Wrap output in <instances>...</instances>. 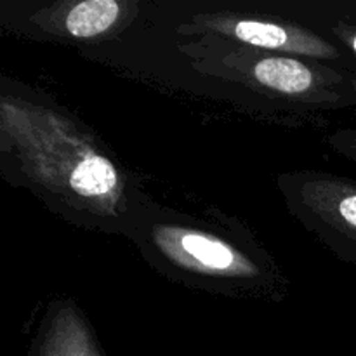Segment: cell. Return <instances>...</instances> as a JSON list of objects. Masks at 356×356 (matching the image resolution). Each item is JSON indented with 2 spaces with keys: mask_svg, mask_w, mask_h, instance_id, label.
I'll use <instances>...</instances> for the list:
<instances>
[{
  "mask_svg": "<svg viewBox=\"0 0 356 356\" xmlns=\"http://www.w3.org/2000/svg\"><path fill=\"white\" fill-rule=\"evenodd\" d=\"M327 145L341 156L356 163V127H343L327 136Z\"/></svg>",
  "mask_w": 356,
  "mask_h": 356,
  "instance_id": "cell-7",
  "label": "cell"
},
{
  "mask_svg": "<svg viewBox=\"0 0 356 356\" xmlns=\"http://www.w3.org/2000/svg\"><path fill=\"white\" fill-rule=\"evenodd\" d=\"M289 214L343 263L356 264V179L315 169L278 174Z\"/></svg>",
  "mask_w": 356,
  "mask_h": 356,
  "instance_id": "cell-5",
  "label": "cell"
},
{
  "mask_svg": "<svg viewBox=\"0 0 356 356\" xmlns=\"http://www.w3.org/2000/svg\"><path fill=\"white\" fill-rule=\"evenodd\" d=\"M125 238L152 270L193 291L282 302L291 280L252 233L219 216H193L146 195Z\"/></svg>",
  "mask_w": 356,
  "mask_h": 356,
  "instance_id": "cell-2",
  "label": "cell"
},
{
  "mask_svg": "<svg viewBox=\"0 0 356 356\" xmlns=\"http://www.w3.org/2000/svg\"><path fill=\"white\" fill-rule=\"evenodd\" d=\"M285 16L332 42L356 63V0H270Z\"/></svg>",
  "mask_w": 356,
  "mask_h": 356,
  "instance_id": "cell-6",
  "label": "cell"
},
{
  "mask_svg": "<svg viewBox=\"0 0 356 356\" xmlns=\"http://www.w3.org/2000/svg\"><path fill=\"white\" fill-rule=\"evenodd\" d=\"M148 23L177 38H214L356 68L332 42L277 10L270 0H155Z\"/></svg>",
  "mask_w": 356,
  "mask_h": 356,
  "instance_id": "cell-3",
  "label": "cell"
},
{
  "mask_svg": "<svg viewBox=\"0 0 356 356\" xmlns=\"http://www.w3.org/2000/svg\"><path fill=\"white\" fill-rule=\"evenodd\" d=\"M155 0H2L3 33L38 44L97 49L149 19Z\"/></svg>",
  "mask_w": 356,
  "mask_h": 356,
  "instance_id": "cell-4",
  "label": "cell"
},
{
  "mask_svg": "<svg viewBox=\"0 0 356 356\" xmlns=\"http://www.w3.org/2000/svg\"><path fill=\"white\" fill-rule=\"evenodd\" d=\"M0 176L68 225L122 238L148 195L75 113L7 75L0 76Z\"/></svg>",
  "mask_w": 356,
  "mask_h": 356,
  "instance_id": "cell-1",
  "label": "cell"
}]
</instances>
